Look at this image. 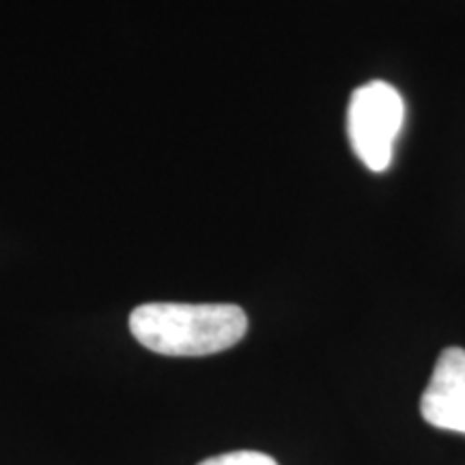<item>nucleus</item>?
Listing matches in <instances>:
<instances>
[{"label": "nucleus", "mask_w": 465, "mask_h": 465, "mask_svg": "<svg viewBox=\"0 0 465 465\" xmlns=\"http://www.w3.org/2000/svg\"><path fill=\"white\" fill-rule=\"evenodd\" d=\"M130 332L160 356L201 358L237 345L248 332V317L235 304L151 302L134 308Z\"/></svg>", "instance_id": "nucleus-1"}, {"label": "nucleus", "mask_w": 465, "mask_h": 465, "mask_svg": "<svg viewBox=\"0 0 465 465\" xmlns=\"http://www.w3.org/2000/svg\"><path fill=\"white\" fill-rule=\"evenodd\" d=\"M405 106L399 91L383 80L353 91L347 110V136L358 160L373 173L391 166Z\"/></svg>", "instance_id": "nucleus-2"}, {"label": "nucleus", "mask_w": 465, "mask_h": 465, "mask_svg": "<svg viewBox=\"0 0 465 465\" xmlns=\"http://www.w3.org/2000/svg\"><path fill=\"white\" fill-rule=\"evenodd\" d=\"M420 414L435 429L465 435V349L449 347L440 353L422 392Z\"/></svg>", "instance_id": "nucleus-3"}, {"label": "nucleus", "mask_w": 465, "mask_h": 465, "mask_svg": "<svg viewBox=\"0 0 465 465\" xmlns=\"http://www.w3.org/2000/svg\"><path fill=\"white\" fill-rule=\"evenodd\" d=\"M199 465H278V461L274 457L259 450H235L224 452V455L209 457Z\"/></svg>", "instance_id": "nucleus-4"}]
</instances>
